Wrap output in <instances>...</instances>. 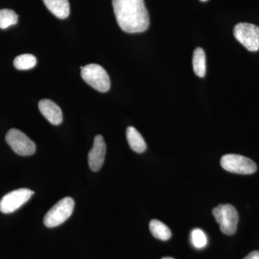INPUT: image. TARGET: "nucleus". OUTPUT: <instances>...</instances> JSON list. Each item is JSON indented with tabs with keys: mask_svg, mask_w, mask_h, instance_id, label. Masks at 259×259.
Wrapping results in <instances>:
<instances>
[{
	"mask_svg": "<svg viewBox=\"0 0 259 259\" xmlns=\"http://www.w3.org/2000/svg\"><path fill=\"white\" fill-rule=\"evenodd\" d=\"M81 77L90 86L100 92L107 93L110 88V80L106 70L100 65L91 64L81 66Z\"/></svg>",
	"mask_w": 259,
	"mask_h": 259,
	"instance_id": "nucleus-2",
	"label": "nucleus"
},
{
	"mask_svg": "<svg viewBox=\"0 0 259 259\" xmlns=\"http://www.w3.org/2000/svg\"><path fill=\"white\" fill-rule=\"evenodd\" d=\"M126 137L130 147L135 152L141 153L144 152L147 148L144 138L134 127L130 126L126 131Z\"/></svg>",
	"mask_w": 259,
	"mask_h": 259,
	"instance_id": "nucleus-12",
	"label": "nucleus"
},
{
	"mask_svg": "<svg viewBox=\"0 0 259 259\" xmlns=\"http://www.w3.org/2000/svg\"><path fill=\"white\" fill-rule=\"evenodd\" d=\"M74 208V199L69 197L61 199L46 214L44 225L48 228L60 226L71 215Z\"/></svg>",
	"mask_w": 259,
	"mask_h": 259,
	"instance_id": "nucleus-4",
	"label": "nucleus"
},
{
	"mask_svg": "<svg viewBox=\"0 0 259 259\" xmlns=\"http://www.w3.org/2000/svg\"><path fill=\"white\" fill-rule=\"evenodd\" d=\"M106 144L101 135H97L94 140L93 147L88 154V163L90 169L98 171L101 168L106 154Z\"/></svg>",
	"mask_w": 259,
	"mask_h": 259,
	"instance_id": "nucleus-9",
	"label": "nucleus"
},
{
	"mask_svg": "<svg viewBox=\"0 0 259 259\" xmlns=\"http://www.w3.org/2000/svg\"><path fill=\"white\" fill-rule=\"evenodd\" d=\"M243 259H259V251L258 250L252 251Z\"/></svg>",
	"mask_w": 259,
	"mask_h": 259,
	"instance_id": "nucleus-18",
	"label": "nucleus"
},
{
	"mask_svg": "<svg viewBox=\"0 0 259 259\" xmlns=\"http://www.w3.org/2000/svg\"><path fill=\"white\" fill-rule=\"evenodd\" d=\"M233 34L238 42L250 51L259 50V27L253 24H237Z\"/></svg>",
	"mask_w": 259,
	"mask_h": 259,
	"instance_id": "nucleus-6",
	"label": "nucleus"
},
{
	"mask_svg": "<svg viewBox=\"0 0 259 259\" xmlns=\"http://www.w3.org/2000/svg\"><path fill=\"white\" fill-rule=\"evenodd\" d=\"M149 228L153 237L157 239L165 241L171 237V232L169 228L158 220H152L150 222Z\"/></svg>",
	"mask_w": 259,
	"mask_h": 259,
	"instance_id": "nucleus-14",
	"label": "nucleus"
},
{
	"mask_svg": "<svg viewBox=\"0 0 259 259\" xmlns=\"http://www.w3.org/2000/svg\"><path fill=\"white\" fill-rule=\"evenodd\" d=\"M114 13L119 27L127 33L146 31L149 15L144 0H112Z\"/></svg>",
	"mask_w": 259,
	"mask_h": 259,
	"instance_id": "nucleus-1",
	"label": "nucleus"
},
{
	"mask_svg": "<svg viewBox=\"0 0 259 259\" xmlns=\"http://www.w3.org/2000/svg\"><path fill=\"white\" fill-rule=\"evenodd\" d=\"M221 166L226 171L238 175H251L257 170L254 161L238 154H227L221 160Z\"/></svg>",
	"mask_w": 259,
	"mask_h": 259,
	"instance_id": "nucleus-5",
	"label": "nucleus"
},
{
	"mask_svg": "<svg viewBox=\"0 0 259 259\" xmlns=\"http://www.w3.org/2000/svg\"><path fill=\"white\" fill-rule=\"evenodd\" d=\"M5 139L14 152L20 156H31L36 150L35 143L18 129L10 130L7 133Z\"/></svg>",
	"mask_w": 259,
	"mask_h": 259,
	"instance_id": "nucleus-7",
	"label": "nucleus"
},
{
	"mask_svg": "<svg viewBox=\"0 0 259 259\" xmlns=\"http://www.w3.org/2000/svg\"><path fill=\"white\" fill-rule=\"evenodd\" d=\"M18 15L13 10H0V28L6 29L18 23Z\"/></svg>",
	"mask_w": 259,
	"mask_h": 259,
	"instance_id": "nucleus-16",
	"label": "nucleus"
},
{
	"mask_svg": "<svg viewBox=\"0 0 259 259\" xmlns=\"http://www.w3.org/2000/svg\"><path fill=\"white\" fill-rule=\"evenodd\" d=\"M161 259H175V258H171V257H165V258H163Z\"/></svg>",
	"mask_w": 259,
	"mask_h": 259,
	"instance_id": "nucleus-19",
	"label": "nucleus"
},
{
	"mask_svg": "<svg viewBox=\"0 0 259 259\" xmlns=\"http://www.w3.org/2000/svg\"><path fill=\"white\" fill-rule=\"evenodd\" d=\"M44 5L52 14L59 19H66L70 14V5L68 0H42Z\"/></svg>",
	"mask_w": 259,
	"mask_h": 259,
	"instance_id": "nucleus-11",
	"label": "nucleus"
},
{
	"mask_svg": "<svg viewBox=\"0 0 259 259\" xmlns=\"http://www.w3.org/2000/svg\"><path fill=\"white\" fill-rule=\"evenodd\" d=\"M191 242L196 248L201 249L207 244V238L204 232L199 228H195L191 232Z\"/></svg>",
	"mask_w": 259,
	"mask_h": 259,
	"instance_id": "nucleus-17",
	"label": "nucleus"
},
{
	"mask_svg": "<svg viewBox=\"0 0 259 259\" xmlns=\"http://www.w3.org/2000/svg\"><path fill=\"white\" fill-rule=\"evenodd\" d=\"M33 194L28 189H19L7 194L0 200V211L5 214L15 212L26 203Z\"/></svg>",
	"mask_w": 259,
	"mask_h": 259,
	"instance_id": "nucleus-8",
	"label": "nucleus"
},
{
	"mask_svg": "<svg viewBox=\"0 0 259 259\" xmlns=\"http://www.w3.org/2000/svg\"><path fill=\"white\" fill-rule=\"evenodd\" d=\"M212 214L224 234L231 236L236 232L238 226V211L230 204H220L213 209Z\"/></svg>",
	"mask_w": 259,
	"mask_h": 259,
	"instance_id": "nucleus-3",
	"label": "nucleus"
},
{
	"mask_svg": "<svg viewBox=\"0 0 259 259\" xmlns=\"http://www.w3.org/2000/svg\"><path fill=\"white\" fill-rule=\"evenodd\" d=\"M13 64L18 70L31 69L36 65L37 59L32 54H22L15 58Z\"/></svg>",
	"mask_w": 259,
	"mask_h": 259,
	"instance_id": "nucleus-15",
	"label": "nucleus"
},
{
	"mask_svg": "<svg viewBox=\"0 0 259 259\" xmlns=\"http://www.w3.org/2000/svg\"><path fill=\"white\" fill-rule=\"evenodd\" d=\"M201 1L205 2V1H207V0H201Z\"/></svg>",
	"mask_w": 259,
	"mask_h": 259,
	"instance_id": "nucleus-20",
	"label": "nucleus"
},
{
	"mask_svg": "<svg viewBox=\"0 0 259 259\" xmlns=\"http://www.w3.org/2000/svg\"><path fill=\"white\" fill-rule=\"evenodd\" d=\"M192 65L194 73L199 77H204L206 74V56L202 48H197L194 51Z\"/></svg>",
	"mask_w": 259,
	"mask_h": 259,
	"instance_id": "nucleus-13",
	"label": "nucleus"
},
{
	"mask_svg": "<svg viewBox=\"0 0 259 259\" xmlns=\"http://www.w3.org/2000/svg\"><path fill=\"white\" fill-rule=\"evenodd\" d=\"M38 107L42 115L53 125H60L62 122V111L55 102L44 99L39 102Z\"/></svg>",
	"mask_w": 259,
	"mask_h": 259,
	"instance_id": "nucleus-10",
	"label": "nucleus"
}]
</instances>
